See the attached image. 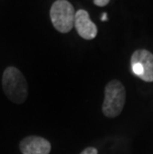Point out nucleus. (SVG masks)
Listing matches in <instances>:
<instances>
[{
    "label": "nucleus",
    "mask_w": 153,
    "mask_h": 154,
    "mask_svg": "<svg viewBox=\"0 0 153 154\" xmlns=\"http://www.w3.org/2000/svg\"><path fill=\"white\" fill-rule=\"evenodd\" d=\"M2 88L6 97L16 104L24 103L27 100V81L21 71L16 67L9 66L3 72Z\"/></svg>",
    "instance_id": "f257e3e1"
},
{
    "label": "nucleus",
    "mask_w": 153,
    "mask_h": 154,
    "mask_svg": "<svg viewBox=\"0 0 153 154\" xmlns=\"http://www.w3.org/2000/svg\"><path fill=\"white\" fill-rule=\"evenodd\" d=\"M126 91L118 80H112L105 88V99L102 106L103 116L109 119L118 117L124 107Z\"/></svg>",
    "instance_id": "f03ea898"
},
{
    "label": "nucleus",
    "mask_w": 153,
    "mask_h": 154,
    "mask_svg": "<svg viewBox=\"0 0 153 154\" xmlns=\"http://www.w3.org/2000/svg\"><path fill=\"white\" fill-rule=\"evenodd\" d=\"M74 6L68 0H56L51 6L50 18L54 28L60 33H69L75 23Z\"/></svg>",
    "instance_id": "7ed1b4c3"
},
{
    "label": "nucleus",
    "mask_w": 153,
    "mask_h": 154,
    "mask_svg": "<svg viewBox=\"0 0 153 154\" xmlns=\"http://www.w3.org/2000/svg\"><path fill=\"white\" fill-rule=\"evenodd\" d=\"M130 66L135 76L146 83L153 82V54L145 49L133 52L130 58Z\"/></svg>",
    "instance_id": "20e7f679"
},
{
    "label": "nucleus",
    "mask_w": 153,
    "mask_h": 154,
    "mask_svg": "<svg viewBox=\"0 0 153 154\" xmlns=\"http://www.w3.org/2000/svg\"><path fill=\"white\" fill-rule=\"evenodd\" d=\"M19 149L22 154H50L52 145L44 137L29 135L20 141Z\"/></svg>",
    "instance_id": "39448f33"
},
{
    "label": "nucleus",
    "mask_w": 153,
    "mask_h": 154,
    "mask_svg": "<svg viewBox=\"0 0 153 154\" xmlns=\"http://www.w3.org/2000/svg\"><path fill=\"white\" fill-rule=\"evenodd\" d=\"M74 27L78 34L84 40H93L97 35L96 25L90 20L89 13L84 9H80L76 12Z\"/></svg>",
    "instance_id": "423d86ee"
},
{
    "label": "nucleus",
    "mask_w": 153,
    "mask_h": 154,
    "mask_svg": "<svg viewBox=\"0 0 153 154\" xmlns=\"http://www.w3.org/2000/svg\"><path fill=\"white\" fill-rule=\"evenodd\" d=\"M80 154H97V149L96 148V147L90 146V147H87V148H84Z\"/></svg>",
    "instance_id": "0eeeda50"
},
{
    "label": "nucleus",
    "mask_w": 153,
    "mask_h": 154,
    "mask_svg": "<svg viewBox=\"0 0 153 154\" xmlns=\"http://www.w3.org/2000/svg\"><path fill=\"white\" fill-rule=\"evenodd\" d=\"M110 0H93V3L99 7H105L109 3Z\"/></svg>",
    "instance_id": "6e6552de"
},
{
    "label": "nucleus",
    "mask_w": 153,
    "mask_h": 154,
    "mask_svg": "<svg viewBox=\"0 0 153 154\" xmlns=\"http://www.w3.org/2000/svg\"><path fill=\"white\" fill-rule=\"evenodd\" d=\"M102 20H106V14L105 13V14H103V18H102Z\"/></svg>",
    "instance_id": "1a4fd4ad"
}]
</instances>
